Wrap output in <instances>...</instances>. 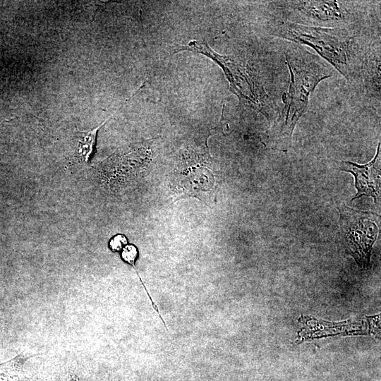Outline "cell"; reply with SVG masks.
Returning a JSON list of instances; mask_svg holds the SVG:
<instances>
[{
    "mask_svg": "<svg viewBox=\"0 0 381 381\" xmlns=\"http://www.w3.org/2000/svg\"><path fill=\"white\" fill-rule=\"evenodd\" d=\"M272 34L313 49L346 79H351L361 67L360 45L345 30L286 22L275 25Z\"/></svg>",
    "mask_w": 381,
    "mask_h": 381,
    "instance_id": "cell-1",
    "label": "cell"
},
{
    "mask_svg": "<svg viewBox=\"0 0 381 381\" xmlns=\"http://www.w3.org/2000/svg\"><path fill=\"white\" fill-rule=\"evenodd\" d=\"M286 59L291 82L288 92L283 97L285 105L270 130V138L289 143L297 122L307 109L310 94L331 74L314 61L299 62Z\"/></svg>",
    "mask_w": 381,
    "mask_h": 381,
    "instance_id": "cell-2",
    "label": "cell"
},
{
    "mask_svg": "<svg viewBox=\"0 0 381 381\" xmlns=\"http://www.w3.org/2000/svg\"><path fill=\"white\" fill-rule=\"evenodd\" d=\"M189 51L202 54L222 69L230 85V90L243 102L261 110L265 104L266 95L262 87L254 78L248 66L241 61L226 55H221L204 41L191 40L187 44L176 48L175 53Z\"/></svg>",
    "mask_w": 381,
    "mask_h": 381,
    "instance_id": "cell-3",
    "label": "cell"
},
{
    "mask_svg": "<svg viewBox=\"0 0 381 381\" xmlns=\"http://www.w3.org/2000/svg\"><path fill=\"white\" fill-rule=\"evenodd\" d=\"M212 166L207 155L190 150L183 151L170 182L177 198L189 196L207 200L215 184Z\"/></svg>",
    "mask_w": 381,
    "mask_h": 381,
    "instance_id": "cell-4",
    "label": "cell"
},
{
    "mask_svg": "<svg viewBox=\"0 0 381 381\" xmlns=\"http://www.w3.org/2000/svg\"><path fill=\"white\" fill-rule=\"evenodd\" d=\"M340 231L350 254L360 267L368 269L378 228L368 212L354 210L346 206L340 213Z\"/></svg>",
    "mask_w": 381,
    "mask_h": 381,
    "instance_id": "cell-5",
    "label": "cell"
},
{
    "mask_svg": "<svg viewBox=\"0 0 381 381\" xmlns=\"http://www.w3.org/2000/svg\"><path fill=\"white\" fill-rule=\"evenodd\" d=\"M338 169L350 172L355 177L357 193L352 200L363 195L373 198L377 202L380 189V143L373 159L365 164L348 161L337 162Z\"/></svg>",
    "mask_w": 381,
    "mask_h": 381,
    "instance_id": "cell-6",
    "label": "cell"
},
{
    "mask_svg": "<svg viewBox=\"0 0 381 381\" xmlns=\"http://www.w3.org/2000/svg\"><path fill=\"white\" fill-rule=\"evenodd\" d=\"M152 152L145 145L135 146L125 152L116 154L105 164V176L111 183L130 176L128 172H140L149 162Z\"/></svg>",
    "mask_w": 381,
    "mask_h": 381,
    "instance_id": "cell-7",
    "label": "cell"
},
{
    "mask_svg": "<svg viewBox=\"0 0 381 381\" xmlns=\"http://www.w3.org/2000/svg\"><path fill=\"white\" fill-rule=\"evenodd\" d=\"M292 4L300 13L318 23H336L346 18V13L337 1H298Z\"/></svg>",
    "mask_w": 381,
    "mask_h": 381,
    "instance_id": "cell-8",
    "label": "cell"
},
{
    "mask_svg": "<svg viewBox=\"0 0 381 381\" xmlns=\"http://www.w3.org/2000/svg\"><path fill=\"white\" fill-rule=\"evenodd\" d=\"M107 120L96 128L88 131L76 130L73 137V150L69 160L70 165L88 163L95 152L97 132Z\"/></svg>",
    "mask_w": 381,
    "mask_h": 381,
    "instance_id": "cell-9",
    "label": "cell"
},
{
    "mask_svg": "<svg viewBox=\"0 0 381 381\" xmlns=\"http://www.w3.org/2000/svg\"><path fill=\"white\" fill-rule=\"evenodd\" d=\"M35 356L23 351L11 360L0 363V381H30L24 371V365L29 358Z\"/></svg>",
    "mask_w": 381,
    "mask_h": 381,
    "instance_id": "cell-10",
    "label": "cell"
},
{
    "mask_svg": "<svg viewBox=\"0 0 381 381\" xmlns=\"http://www.w3.org/2000/svg\"><path fill=\"white\" fill-rule=\"evenodd\" d=\"M138 256V248L135 245H133V244H128L121 252V259L125 262H126L128 265H130L131 266H132L133 268L134 269L137 276L139 277V279L140 280V282L143 284V287H144V289H145V290L146 291V294H147V296L149 297V299L151 301V303H152V306L153 308L155 309V310L157 313L158 316L161 319V320H162V323L164 324V327H166L165 322L164 321V319L162 318V316L160 315V313H159V310L157 305L154 303V301H153L151 296L150 295V294H149L145 284L143 283L140 274H138V272L137 271V269L135 267V262L137 260Z\"/></svg>",
    "mask_w": 381,
    "mask_h": 381,
    "instance_id": "cell-11",
    "label": "cell"
},
{
    "mask_svg": "<svg viewBox=\"0 0 381 381\" xmlns=\"http://www.w3.org/2000/svg\"><path fill=\"white\" fill-rule=\"evenodd\" d=\"M127 245L128 240L123 234H116L114 236L109 242V247L113 252H121Z\"/></svg>",
    "mask_w": 381,
    "mask_h": 381,
    "instance_id": "cell-12",
    "label": "cell"
},
{
    "mask_svg": "<svg viewBox=\"0 0 381 381\" xmlns=\"http://www.w3.org/2000/svg\"><path fill=\"white\" fill-rule=\"evenodd\" d=\"M71 381H77V380H71Z\"/></svg>",
    "mask_w": 381,
    "mask_h": 381,
    "instance_id": "cell-13",
    "label": "cell"
}]
</instances>
